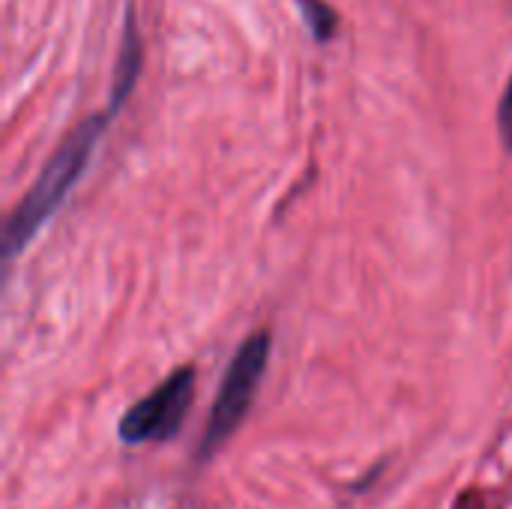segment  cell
Instances as JSON below:
<instances>
[{
    "mask_svg": "<svg viewBox=\"0 0 512 509\" xmlns=\"http://www.w3.org/2000/svg\"><path fill=\"white\" fill-rule=\"evenodd\" d=\"M498 123H501V138L507 141V147H512V78L504 99H501V108H498Z\"/></svg>",
    "mask_w": 512,
    "mask_h": 509,
    "instance_id": "6",
    "label": "cell"
},
{
    "mask_svg": "<svg viewBox=\"0 0 512 509\" xmlns=\"http://www.w3.org/2000/svg\"><path fill=\"white\" fill-rule=\"evenodd\" d=\"M138 63H141V54H138V33L132 27V21L126 24V39H123V51H120V66H117V87H114V105L123 102V96L129 93L132 81H135V72H138Z\"/></svg>",
    "mask_w": 512,
    "mask_h": 509,
    "instance_id": "4",
    "label": "cell"
},
{
    "mask_svg": "<svg viewBox=\"0 0 512 509\" xmlns=\"http://www.w3.org/2000/svg\"><path fill=\"white\" fill-rule=\"evenodd\" d=\"M102 126L105 123L99 117H90L51 156L45 171L39 174L33 189L27 192V198L21 201V207L9 219V228H6V252L9 255H18L33 240V234L54 216V210L66 201V195L81 180L84 168L90 165V159L96 153V141L102 135Z\"/></svg>",
    "mask_w": 512,
    "mask_h": 509,
    "instance_id": "1",
    "label": "cell"
},
{
    "mask_svg": "<svg viewBox=\"0 0 512 509\" xmlns=\"http://www.w3.org/2000/svg\"><path fill=\"white\" fill-rule=\"evenodd\" d=\"M300 12L306 15V24L315 33V39L324 42L336 33V12L324 0H300Z\"/></svg>",
    "mask_w": 512,
    "mask_h": 509,
    "instance_id": "5",
    "label": "cell"
},
{
    "mask_svg": "<svg viewBox=\"0 0 512 509\" xmlns=\"http://www.w3.org/2000/svg\"><path fill=\"white\" fill-rule=\"evenodd\" d=\"M267 360H270V333H252L234 354V360L222 378L216 405L210 411L207 429H204V441H201L204 459L213 456L243 423V417L258 393V384L264 378Z\"/></svg>",
    "mask_w": 512,
    "mask_h": 509,
    "instance_id": "2",
    "label": "cell"
},
{
    "mask_svg": "<svg viewBox=\"0 0 512 509\" xmlns=\"http://www.w3.org/2000/svg\"><path fill=\"white\" fill-rule=\"evenodd\" d=\"M192 393H195V372L189 366L177 369L150 396H144L126 411V417L120 420V438L126 444H150V441L174 438L192 405Z\"/></svg>",
    "mask_w": 512,
    "mask_h": 509,
    "instance_id": "3",
    "label": "cell"
}]
</instances>
